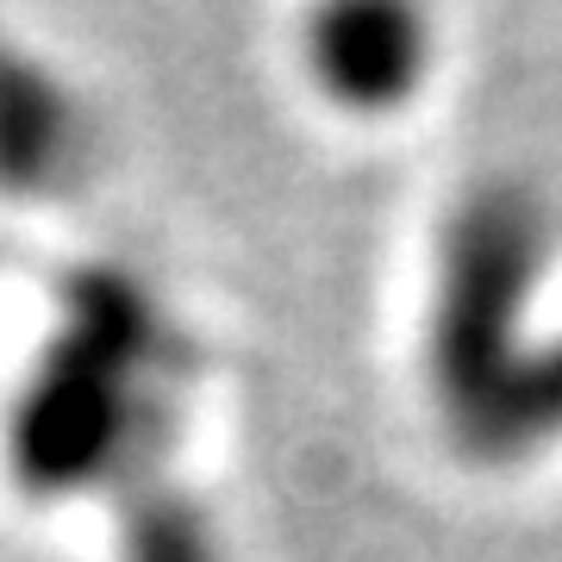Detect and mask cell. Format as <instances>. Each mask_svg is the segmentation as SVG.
I'll use <instances>...</instances> for the list:
<instances>
[{"label": "cell", "mask_w": 562, "mask_h": 562, "mask_svg": "<svg viewBox=\"0 0 562 562\" xmlns=\"http://www.w3.org/2000/svg\"><path fill=\"white\" fill-rule=\"evenodd\" d=\"M181 375L188 344L176 313L120 269H81L63 294L57 338L32 357L7 413L13 482L38 501L150 487Z\"/></svg>", "instance_id": "cell-1"}, {"label": "cell", "mask_w": 562, "mask_h": 562, "mask_svg": "<svg viewBox=\"0 0 562 562\" xmlns=\"http://www.w3.org/2000/svg\"><path fill=\"white\" fill-rule=\"evenodd\" d=\"M550 257L557 220L525 181H482L443 220L419 301V369L450 425L469 419L525 350Z\"/></svg>", "instance_id": "cell-2"}, {"label": "cell", "mask_w": 562, "mask_h": 562, "mask_svg": "<svg viewBox=\"0 0 562 562\" xmlns=\"http://www.w3.org/2000/svg\"><path fill=\"white\" fill-rule=\"evenodd\" d=\"M301 57L313 88L357 120L401 113L438 69L431 20L413 7H331L306 25Z\"/></svg>", "instance_id": "cell-3"}, {"label": "cell", "mask_w": 562, "mask_h": 562, "mask_svg": "<svg viewBox=\"0 0 562 562\" xmlns=\"http://www.w3.org/2000/svg\"><path fill=\"white\" fill-rule=\"evenodd\" d=\"M94 162V120L76 88L20 44H0V194L63 201Z\"/></svg>", "instance_id": "cell-4"}, {"label": "cell", "mask_w": 562, "mask_h": 562, "mask_svg": "<svg viewBox=\"0 0 562 562\" xmlns=\"http://www.w3.org/2000/svg\"><path fill=\"white\" fill-rule=\"evenodd\" d=\"M450 431L482 462H525V457L557 450L562 443V331L525 338L513 369Z\"/></svg>", "instance_id": "cell-5"}, {"label": "cell", "mask_w": 562, "mask_h": 562, "mask_svg": "<svg viewBox=\"0 0 562 562\" xmlns=\"http://www.w3.org/2000/svg\"><path fill=\"white\" fill-rule=\"evenodd\" d=\"M125 562H220V538L206 513L194 506V494H162L157 482L138 487L125 501Z\"/></svg>", "instance_id": "cell-6"}]
</instances>
